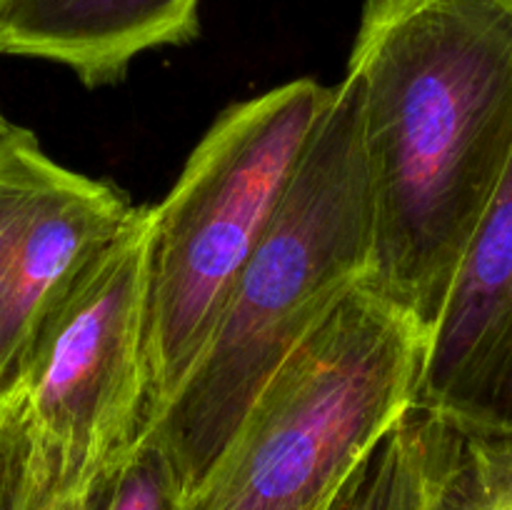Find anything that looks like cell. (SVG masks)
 I'll return each instance as SVG.
<instances>
[{"label":"cell","mask_w":512,"mask_h":510,"mask_svg":"<svg viewBox=\"0 0 512 510\" xmlns=\"http://www.w3.org/2000/svg\"><path fill=\"white\" fill-rule=\"evenodd\" d=\"M5 3H8V0H0V8H3V5H5Z\"/></svg>","instance_id":"obj_16"},{"label":"cell","mask_w":512,"mask_h":510,"mask_svg":"<svg viewBox=\"0 0 512 510\" xmlns=\"http://www.w3.org/2000/svg\"><path fill=\"white\" fill-rule=\"evenodd\" d=\"M95 485L98 483H65L40 470L35 463L33 490H30L25 510H93Z\"/></svg>","instance_id":"obj_13"},{"label":"cell","mask_w":512,"mask_h":510,"mask_svg":"<svg viewBox=\"0 0 512 510\" xmlns=\"http://www.w3.org/2000/svg\"><path fill=\"white\" fill-rule=\"evenodd\" d=\"M425 333L358 285L260 388L185 510H328L413 405Z\"/></svg>","instance_id":"obj_3"},{"label":"cell","mask_w":512,"mask_h":510,"mask_svg":"<svg viewBox=\"0 0 512 510\" xmlns=\"http://www.w3.org/2000/svg\"><path fill=\"white\" fill-rule=\"evenodd\" d=\"M345 73L373 205L365 285L428 338L512 158V10L365 0Z\"/></svg>","instance_id":"obj_1"},{"label":"cell","mask_w":512,"mask_h":510,"mask_svg":"<svg viewBox=\"0 0 512 510\" xmlns=\"http://www.w3.org/2000/svg\"><path fill=\"white\" fill-rule=\"evenodd\" d=\"M35 478V450L18 390L0 398V510H25Z\"/></svg>","instance_id":"obj_12"},{"label":"cell","mask_w":512,"mask_h":510,"mask_svg":"<svg viewBox=\"0 0 512 510\" xmlns=\"http://www.w3.org/2000/svg\"><path fill=\"white\" fill-rule=\"evenodd\" d=\"M458 438V428L410 405L328 510H438Z\"/></svg>","instance_id":"obj_9"},{"label":"cell","mask_w":512,"mask_h":510,"mask_svg":"<svg viewBox=\"0 0 512 510\" xmlns=\"http://www.w3.org/2000/svg\"><path fill=\"white\" fill-rule=\"evenodd\" d=\"M373 205L360 88H330L300 168L235 278L215 328L173 398L143 425L163 440L190 490L233 438L283 360L363 285Z\"/></svg>","instance_id":"obj_2"},{"label":"cell","mask_w":512,"mask_h":510,"mask_svg":"<svg viewBox=\"0 0 512 510\" xmlns=\"http://www.w3.org/2000/svg\"><path fill=\"white\" fill-rule=\"evenodd\" d=\"M330 88L298 78L215 118L150 210L148 413L203 353L235 278L300 168Z\"/></svg>","instance_id":"obj_4"},{"label":"cell","mask_w":512,"mask_h":510,"mask_svg":"<svg viewBox=\"0 0 512 510\" xmlns=\"http://www.w3.org/2000/svg\"><path fill=\"white\" fill-rule=\"evenodd\" d=\"M438 510H512V435L460 430Z\"/></svg>","instance_id":"obj_11"},{"label":"cell","mask_w":512,"mask_h":510,"mask_svg":"<svg viewBox=\"0 0 512 510\" xmlns=\"http://www.w3.org/2000/svg\"><path fill=\"white\" fill-rule=\"evenodd\" d=\"M203 0H8L0 55L68 68L85 88L125 78L143 53L193 43Z\"/></svg>","instance_id":"obj_8"},{"label":"cell","mask_w":512,"mask_h":510,"mask_svg":"<svg viewBox=\"0 0 512 510\" xmlns=\"http://www.w3.org/2000/svg\"><path fill=\"white\" fill-rule=\"evenodd\" d=\"M190 485L163 440L140 430L138 440L100 475L93 510H185Z\"/></svg>","instance_id":"obj_10"},{"label":"cell","mask_w":512,"mask_h":510,"mask_svg":"<svg viewBox=\"0 0 512 510\" xmlns=\"http://www.w3.org/2000/svg\"><path fill=\"white\" fill-rule=\"evenodd\" d=\"M150 210L135 208L40 323L18 378L35 463L65 483H98L148 413Z\"/></svg>","instance_id":"obj_5"},{"label":"cell","mask_w":512,"mask_h":510,"mask_svg":"<svg viewBox=\"0 0 512 510\" xmlns=\"http://www.w3.org/2000/svg\"><path fill=\"white\" fill-rule=\"evenodd\" d=\"M10 125H13V123H10V120H5V115L0 113V138H3V135L8 133V130H10Z\"/></svg>","instance_id":"obj_14"},{"label":"cell","mask_w":512,"mask_h":510,"mask_svg":"<svg viewBox=\"0 0 512 510\" xmlns=\"http://www.w3.org/2000/svg\"><path fill=\"white\" fill-rule=\"evenodd\" d=\"M413 405L468 435H512V158L425 338Z\"/></svg>","instance_id":"obj_7"},{"label":"cell","mask_w":512,"mask_h":510,"mask_svg":"<svg viewBox=\"0 0 512 510\" xmlns=\"http://www.w3.org/2000/svg\"><path fill=\"white\" fill-rule=\"evenodd\" d=\"M500 3H503L508 10H512V0H500Z\"/></svg>","instance_id":"obj_15"},{"label":"cell","mask_w":512,"mask_h":510,"mask_svg":"<svg viewBox=\"0 0 512 510\" xmlns=\"http://www.w3.org/2000/svg\"><path fill=\"white\" fill-rule=\"evenodd\" d=\"M133 213L123 190L60 165L28 128L0 138V398L48 310Z\"/></svg>","instance_id":"obj_6"}]
</instances>
